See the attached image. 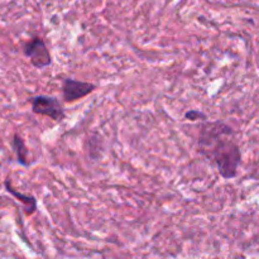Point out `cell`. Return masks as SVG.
I'll return each instance as SVG.
<instances>
[{
  "label": "cell",
  "mask_w": 259,
  "mask_h": 259,
  "mask_svg": "<svg viewBox=\"0 0 259 259\" xmlns=\"http://www.w3.org/2000/svg\"><path fill=\"white\" fill-rule=\"evenodd\" d=\"M5 189H7V191L9 192V194H12L15 199L20 200V202H23V204H24L25 214L32 215L33 212L35 211V209H37V200H35V197L29 196V195H23V194H20V192L15 191V190L10 186L9 180H7V181H5Z\"/></svg>",
  "instance_id": "5b68a950"
},
{
  "label": "cell",
  "mask_w": 259,
  "mask_h": 259,
  "mask_svg": "<svg viewBox=\"0 0 259 259\" xmlns=\"http://www.w3.org/2000/svg\"><path fill=\"white\" fill-rule=\"evenodd\" d=\"M24 55L30 60V63L35 68H46L52 63V57L46 46L45 40L39 37H34L24 45Z\"/></svg>",
  "instance_id": "3957f363"
},
{
  "label": "cell",
  "mask_w": 259,
  "mask_h": 259,
  "mask_svg": "<svg viewBox=\"0 0 259 259\" xmlns=\"http://www.w3.org/2000/svg\"><path fill=\"white\" fill-rule=\"evenodd\" d=\"M185 118L187 120H191V121H196V120H207V116L206 114H204L202 111L200 110H187L186 114H185Z\"/></svg>",
  "instance_id": "52a82bcc"
},
{
  "label": "cell",
  "mask_w": 259,
  "mask_h": 259,
  "mask_svg": "<svg viewBox=\"0 0 259 259\" xmlns=\"http://www.w3.org/2000/svg\"><path fill=\"white\" fill-rule=\"evenodd\" d=\"M95 89V83L85 82V81L75 80V78H65L62 83L63 101L65 103H75V101L88 96Z\"/></svg>",
  "instance_id": "277c9868"
},
{
  "label": "cell",
  "mask_w": 259,
  "mask_h": 259,
  "mask_svg": "<svg viewBox=\"0 0 259 259\" xmlns=\"http://www.w3.org/2000/svg\"><path fill=\"white\" fill-rule=\"evenodd\" d=\"M29 101L34 114L48 116L55 121H62L66 118L65 109L55 96L37 95L30 98Z\"/></svg>",
  "instance_id": "7a4b0ae2"
},
{
  "label": "cell",
  "mask_w": 259,
  "mask_h": 259,
  "mask_svg": "<svg viewBox=\"0 0 259 259\" xmlns=\"http://www.w3.org/2000/svg\"><path fill=\"white\" fill-rule=\"evenodd\" d=\"M232 126L222 120L204 121L200 126L199 152L217 166L224 180L237 177L242 161L239 146L233 139Z\"/></svg>",
  "instance_id": "6da1fadb"
},
{
  "label": "cell",
  "mask_w": 259,
  "mask_h": 259,
  "mask_svg": "<svg viewBox=\"0 0 259 259\" xmlns=\"http://www.w3.org/2000/svg\"><path fill=\"white\" fill-rule=\"evenodd\" d=\"M13 148H14L18 162H19L22 166H29V162H28V149L27 147H25L24 141L22 139V137L18 136V134H15L14 138H13Z\"/></svg>",
  "instance_id": "8992f818"
}]
</instances>
